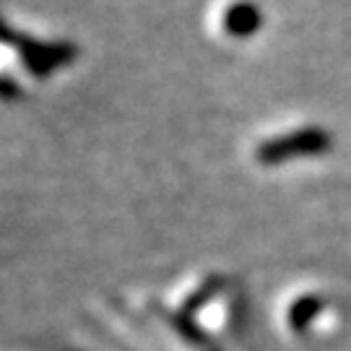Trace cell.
Segmentation results:
<instances>
[{
    "label": "cell",
    "instance_id": "2",
    "mask_svg": "<svg viewBox=\"0 0 351 351\" xmlns=\"http://www.w3.org/2000/svg\"><path fill=\"white\" fill-rule=\"evenodd\" d=\"M5 42H19L13 45L21 60H24L26 71L37 78H45L50 75L55 68L65 65L68 60L75 58V47L71 42H42V39H34L29 34H16L11 29V24H5Z\"/></svg>",
    "mask_w": 351,
    "mask_h": 351
},
{
    "label": "cell",
    "instance_id": "4",
    "mask_svg": "<svg viewBox=\"0 0 351 351\" xmlns=\"http://www.w3.org/2000/svg\"><path fill=\"white\" fill-rule=\"evenodd\" d=\"M323 307H326V300L317 297V294L300 297V300L289 307V326L294 328L297 333H304L317 320V315L323 313Z\"/></svg>",
    "mask_w": 351,
    "mask_h": 351
},
{
    "label": "cell",
    "instance_id": "3",
    "mask_svg": "<svg viewBox=\"0 0 351 351\" xmlns=\"http://www.w3.org/2000/svg\"><path fill=\"white\" fill-rule=\"evenodd\" d=\"M224 32L232 37H247L261 26V13L252 3H234L224 11Z\"/></svg>",
    "mask_w": 351,
    "mask_h": 351
},
{
    "label": "cell",
    "instance_id": "1",
    "mask_svg": "<svg viewBox=\"0 0 351 351\" xmlns=\"http://www.w3.org/2000/svg\"><path fill=\"white\" fill-rule=\"evenodd\" d=\"M328 149H330V136L323 128L313 125L261 141L255 149V162L263 167H278V164L304 159V156H320Z\"/></svg>",
    "mask_w": 351,
    "mask_h": 351
},
{
    "label": "cell",
    "instance_id": "5",
    "mask_svg": "<svg viewBox=\"0 0 351 351\" xmlns=\"http://www.w3.org/2000/svg\"><path fill=\"white\" fill-rule=\"evenodd\" d=\"M164 320L169 323V328L175 330L180 339L188 341L190 346H208V343H211V339L206 336V330L195 323V317L185 315L182 310H177V313H164Z\"/></svg>",
    "mask_w": 351,
    "mask_h": 351
},
{
    "label": "cell",
    "instance_id": "6",
    "mask_svg": "<svg viewBox=\"0 0 351 351\" xmlns=\"http://www.w3.org/2000/svg\"><path fill=\"white\" fill-rule=\"evenodd\" d=\"M221 287H224V278L221 276H211V278H206L201 287L198 289H193L188 294V300L182 302V313L190 315V317H195V315L201 313L203 307L208 304V302L221 291Z\"/></svg>",
    "mask_w": 351,
    "mask_h": 351
}]
</instances>
